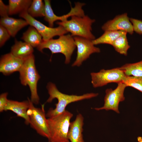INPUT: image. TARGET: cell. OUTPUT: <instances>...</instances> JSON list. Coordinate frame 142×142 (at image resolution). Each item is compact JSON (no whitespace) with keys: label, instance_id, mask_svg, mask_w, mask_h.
<instances>
[{"label":"cell","instance_id":"cell-1","mask_svg":"<svg viewBox=\"0 0 142 142\" xmlns=\"http://www.w3.org/2000/svg\"><path fill=\"white\" fill-rule=\"evenodd\" d=\"M47 88L49 97L46 102L51 103L54 99L58 100V103L55 105V107L50 108L46 114L48 118H52L57 116L64 112L65 108L69 104L85 99H90L98 96V93H90L82 95H68L62 93L57 89L55 84L49 82L47 84Z\"/></svg>","mask_w":142,"mask_h":142},{"label":"cell","instance_id":"cell-2","mask_svg":"<svg viewBox=\"0 0 142 142\" xmlns=\"http://www.w3.org/2000/svg\"><path fill=\"white\" fill-rule=\"evenodd\" d=\"M19 72L21 84L29 87L31 101L34 104H38L40 99L37 92V85L40 77L36 68L34 56L33 54L24 60Z\"/></svg>","mask_w":142,"mask_h":142},{"label":"cell","instance_id":"cell-3","mask_svg":"<svg viewBox=\"0 0 142 142\" xmlns=\"http://www.w3.org/2000/svg\"><path fill=\"white\" fill-rule=\"evenodd\" d=\"M73 114L65 110L60 114L48 118L49 136V142H70L68 138L71 122Z\"/></svg>","mask_w":142,"mask_h":142},{"label":"cell","instance_id":"cell-4","mask_svg":"<svg viewBox=\"0 0 142 142\" xmlns=\"http://www.w3.org/2000/svg\"><path fill=\"white\" fill-rule=\"evenodd\" d=\"M70 19L64 22H57L56 23L63 27L73 36H79L91 40L95 39L92 32V26L95 20L87 16H73Z\"/></svg>","mask_w":142,"mask_h":142},{"label":"cell","instance_id":"cell-5","mask_svg":"<svg viewBox=\"0 0 142 142\" xmlns=\"http://www.w3.org/2000/svg\"><path fill=\"white\" fill-rule=\"evenodd\" d=\"M76 46L74 37L71 34L63 35L57 39H52L47 41H43L37 48L42 52L44 48H48L51 51L52 55L61 53L65 57V63H69L71 56Z\"/></svg>","mask_w":142,"mask_h":142},{"label":"cell","instance_id":"cell-6","mask_svg":"<svg viewBox=\"0 0 142 142\" xmlns=\"http://www.w3.org/2000/svg\"><path fill=\"white\" fill-rule=\"evenodd\" d=\"M28 99L29 106L27 113L29 117V124L39 135L48 139L49 134L47 119L44 109V105H42V108L35 107L30 99Z\"/></svg>","mask_w":142,"mask_h":142},{"label":"cell","instance_id":"cell-7","mask_svg":"<svg viewBox=\"0 0 142 142\" xmlns=\"http://www.w3.org/2000/svg\"><path fill=\"white\" fill-rule=\"evenodd\" d=\"M91 83L95 88L102 87L108 83L122 81L125 76L119 67L109 69H102L99 72L91 73Z\"/></svg>","mask_w":142,"mask_h":142},{"label":"cell","instance_id":"cell-8","mask_svg":"<svg viewBox=\"0 0 142 142\" xmlns=\"http://www.w3.org/2000/svg\"><path fill=\"white\" fill-rule=\"evenodd\" d=\"M19 16L26 20L29 24L33 27L37 29L42 36L43 41H47L53 39L55 36H60L68 32L63 27L61 26L55 28L46 26L31 16L27 11L20 14Z\"/></svg>","mask_w":142,"mask_h":142},{"label":"cell","instance_id":"cell-9","mask_svg":"<svg viewBox=\"0 0 142 142\" xmlns=\"http://www.w3.org/2000/svg\"><path fill=\"white\" fill-rule=\"evenodd\" d=\"M126 86L122 82L118 83L116 88L114 89L111 88L107 89L105 90V95L103 106L96 108L97 110H105L106 111L112 110L117 113H119V105L120 102L125 99L124 95L125 89Z\"/></svg>","mask_w":142,"mask_h":142},{"label":"cell","instance_id":"cell-10","mask_svg":"<svg viewBox=\"0 0 142 142\" xmlns=\"http://www.w3.org/2000/svg\"><path fill=\"white\" fill-rule=\"evenodd\" d=\"M74 37L77 48V56L72 66H80L91 54L100 52V49L94 46L92 40L79 36Z\"/></svg>","mask_w":142,"mask_h":142},{"label":"cell","instance_id":"cell-11","mask_svg":"<svg viewBox=\"0 0 142 142\" xmlns=\"http://www.w3.org/2000/svg\"><path fill=\"white\" fill-rule=\"evenodd\" d=\"M129 18L126 13L118 15L113 19L105 23L102 26V29L104 31H123L132 35L134 31Z\"/></svg>","mask_w":142,"mask_h":142},{"label":"cell","instance_id":"cell-12","mask_svg":"<svg viewBox=\"0 0 142 142\" xmlns=\"http://www.w3.org/2000/svg\"><path fill=\"white\" fill-rule=\"evenodd\" d=\"M24 60L17 58L11 52L1 56L0 60V72L6 75L19 71Z\"/></svg>","mask_w":142,"mask_h":142},{"label":"cell","instance_id":"cell-13","mask_svg":"<svg viewBox=\"0 0 142 142\" xmlns=\"http://www.w3.org/2000/svg\"><path fill=\"white\" fill-rule=\"evenodd\" d=\"M84 120L83 116L79 113L77 115L75 120L71 122L68 135L70 142H85L82 134Z\"/></svg>","mask_w":142,"mask_h":142},{"label":"cell","instance_id":"cell-14","mask_svg":"<svg viewBox=\"0 0 142 142\" xmlns=\"http://www.w3.org/2000/svg\"><path fill=\"white\" fill-rule=\"evenodd\" d=\"M29 106V101L27 100L19 102L8 100L4 111L10 110L16 114L17 116L22 118L25 120L27 125L29 124V117L27 111Z\"/></svg>","mask_w":142,"mask_h":142},{"label":"cell","instance_id":"cell-15","mask_svg":"<svg viewBox=\"0 0 142 142\" xmlns=\"http://www.w3.org/2000/svg\"><path fill=\"white\" fill-rule=\"evenodd\" d=\"M0 23L13 37H14L22 28L29 25L28 22L25 19H16L9 16L1 18Z\"/></svg>","mask_w":142,"mask_h":142},{"label":"cell","instance_id":"cell-16","mask_svg":"<svg viewBox=\"0 0 142 142\" xmlns=\"http://www.w3.org/2000/svg\"><path fill=\"white\" fill-rule=\"evenodd\" d=\"M33 48L27 43L15 39L14 44L11 47V53L16 57L24 60L33 54Z\"/></svg>","mask_w":142,"mask_h":142},{"label":"cell","instance_id":"cell-17","mask_svg":"<svg viewBox=\"0 0 142 142\" xmlns=\"http://www.w3.org/2000/svg\"><path fill=\"white\" fill-rule=\"evenodd\" d=\"M21 39L33 48H37L43 41L40 34L34 27L31 26L23 33Z\"/></svg>","mask_w":142,"mask_h":142},{"label":"cell","instance_id":"cell-18","mask_svg":"<svg viewBox=\"0 0 142 142\" xmlns=\"http://www.w3.org/2000/svg\"><path fill=\"white\" fill-rule=\"evenodd\" d=\"M32 1L31 0H9V15L20 14L27 11Z\"/></svg>","mask_w":142,"mask_h":142},{"label":"cell","instance_id":"cell-19","mask_svg":"<svg viewBox=\"0 0 142 142\" xmlns=\"http://www.w3.org/2000/svg\"><path fill=\"white\" fill-rule=\"evenodd\" d=\"M127 33L123 31H106L99 38L92 40L94 45L108 44L111 45L120 36Z\"/></svg>","mask_w":142,"mask_h":142},{"label":"cell","instance_id":"cell-20","mask_svg":"<svg viewBox=\"0 0 142 142\" xmlns=\"http://www.w3.org/2000/svg\"><path fill=\"white\" fill-rule=\"evenodd\" d=\"M119 68L125 75L142 77V60L135 63H126Z\"/></svg>","mask_w":142,"mask_h":142},{"label":"cell","instance_id":"cell-21","mask_svg":"<svg viewBox=\"0 0 142 142\" xmlns=\"http://www.w3.org/2000/svg\"><path fill=\"white\" fill-rule=\"evenodd\" d=\"M125 33L119 37L113 43L112 45L115 50L119 54L126 56L128 51L130 48Z\"/></svg>","mask_w":142,"mask_h":142},{"label":"cell","instance_id":"cell-22","mask_svg":"<svg viewBox=\"0 0 142 142\" xmlns=\"http://www.w3.org/2000/svg\"><path fill=\"white\" fill-rule=\"evenodd\" d=\"M27 12L33 17H44V3L42 0H33L29 7Z\"/></svg>","mask_w":142,"mask_h":142},{"label":"cell","instance_id":"cell-23","mask_svg":"<svg viewBox=\"0 0 142 142\" xmlns=\"http://www.w3.org/2000/svg\"><path fill=\"white\" fill-rule=\"evenodd\" d=\"M45 5L44 19L48 23L49 27H53L54 22L57 21V16L54 13L52 8L50 1L49 0L44 1Z\"/></svg>","mask_w":142,"mask_h":142},{"label":"cell","instance_id":"cell-24","mask_svg":"<svg viewBox=\"0 0 142 142\" xmlns=\"http://www.w3.org/2000/svg\"><path fill=\"white\" fill-rule=\"evenodd\" d=\"M122 82L126 87H132L142 93V77L125 75Z\"/></svg>","mask_w":142,"mask_h":142},{"label":"cell","instance_id":"cell-25","mask_svg":"<svg viewBox=\"0 0 142 142\" xmlns=\"http://www.w3.org/2000/svg\"><path fill=\"white\" fill-rule=\"evenodd\" d=\"M10 34L7 30L0 24V46L1 47L10 37Z\"/></svg>","mask_w":142,"mask_h":142},{"label":"cell","instance_id":"cell-26","mask_svg":"<svg viewBox=\"0 0 142 142\" xmlns=\"http://www.w3.org/2000/svg\"><path fill=\"white\" fill-rule=\"evenodd\" d=\"M133 28L134 32L140 34H142V20L137 19L130 18Z\"/></svg>","mask_w":142,"mask_h":142},{"label":"cell","instance_id":"cell-27","mask_svg":"<svg viewBox=\"0 0 142 142\" xmlns=\"http://www.w3.org/2000/svg\"><path fill=\"white\" fill-rule=\"evenodd\" d=\"M8 93L5 92L1 94L0 95V112L4 111L8 103L7 98Z\"/></svg>","mask_w":142,"mask_h":142},{"label":"cell","instance_id":"cell-28","mask_svg":"<svg viewBox=\"0 0 142 142\" xmlns=\"http://www.w3.org/2000/svg\"><path fill=\"white\" fill-rule=\"evenodd\" d=\"M0 15L1 18L7 17L9 15L8 5L4 4L2 0H0Z\"/></svg>","mask_w":142,"mask_h":142},{"label":"cell","instance_id":"cell-29","mask_svg":"<svg viewBox=\"0 0 142 142\" xmlns=\"http://www.w3.org/2000/svg\"><path fill=\"white\" fill-rule=\"evenodd\" d=\"M137 140L138 142H142V137L138 136L137 138Z\"/></svg>","mask_w":142,"mask_h":142}]
</instances>
